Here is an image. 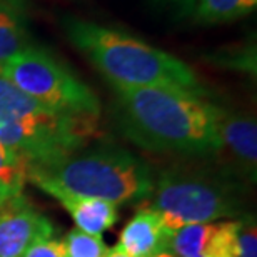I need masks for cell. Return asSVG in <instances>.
Instances as JSON below:
<instances>
[{
	"instance_id": "9a60e30c",
	"label": "cell",
	"mask_w": 257,
	"mask_h": 257,
	"mask_svg": "<svg viewBox=\"0 0 257 257\" xmlns=\"http://www.w3.org/2000/svg\"><path fill=\"white\" fill-rule=\"evenodd\" d=\"M67 257H105L109 249L102 235L82 232L79 229H72L64 240Z\"/></svg>"
},
{
	"instance_id": "4fadbf2b",
	"label": "cell",
	"mask_w": 257,
	"mask_h": 257,
	"mask_svg": "<svg viewBox=\"0 0 257 257\" xmlns=\"http://www.w3.org/2000/svg\"><path fill=\"white\" fill-rule=\"evenodd\" d=\"M257 7V0H199L192 20L199 25L227 24L247 17Z\"/></svg>"
},
{
	"instance_id": "5b68a950",
	"label": "cell",
	"mask_w": 257,
	"mask_h": 257,
	"mask_svg": "<svg viewBox=\"0 0 257 257\" xmlns=\"http://www.w3.org/2000/svg\"><path fill=\"white\" fill-rule=\"evenodd\" d=\"M151 194H154L151 209L161 215L171 232L191 224L237 217L242 210L237 182L205 169H166Z\"/></svg>"
},
{
	"instance_id": "2e32d148",
	"label": "cell",
	"mask_w": 257,
	"mask_h": 257,
	"mask_svg": "<svg viewBox=\"0 0 257 257\" xmlns=\"http://www.w3.org/2000/svg\"><path fill=\"white\" fill-rule=\"evenodd\" d=\"M237 250V257H257V227L250 215L239 220Z\"/></svg>"
},
{
	"instance_id": "6da1fadb",
	"label": "cell",
	"mask_w": 257,
	"mask_h": 257,
	"mask_svg": "<svg viewBox=\"0 0 257 257\" xmlns=\"http://www.w3.org/2000/svg\"><path fill=\"white\" fill-rule=\"evenodd\" d=\"M115 120L136 146L161 154L207 157L222 151L217 105L192 92L114 87Z\"/></svg>"
},
{
	"instance_id": "7c38bea8",
	"label": "cell",
	"mask_w": 257,
	"mask_h": 257,
	"mask_svg": "<svg viewBox=\"0 0 257 257\" xmlns=\"http://www.w3.org/2000/svg\"><path fill=\"white\" fill-rule=\"evenodd\" d=\"M32 44L22 0H0V70Z\"/></svg>"
},
{
	"instance_id": "5bb4252c",
	"label": "cell",
	"mask_w": 257,
	"mask_h": 257,
	"mask_svg": "<svg viewBox=\"0 0 257 257\" xmlns=\"http://www.w3.org/2000/svg\"><path fill=\"white\" fill-rule=\"evenodd\" d=\"M27 166L14 152L0 146V205L24 195Z\"/></svg>"
},
{
	"instance_id": "ba28073f",
	"label": "cell",
	"mask_w": 257,
	"mask_h": 257,
	"mask_svg": "<svg viewBox=\"0 0 257 257\" xmlns=\"http://www.w3.org/2000/svg\"><path fill=\"white\" fill-rule=\"evenodd\" d=\"M239 220L191 224L174 230L169 252L176 257H237Z\"/></svg>"
},
{
	"instance_id": "ffe728a7",
	"label": "cell",
	"mask_w": 257,
	"mask_h": 257,
	"mask_svg": "<svg viewBox=\"0 0 257 257\" xmlns=\"http://www.w3.org/2000/svg\"><path fill=\"white\" fill-rule=\"evenodd\" d=\"M154 257H176V255L171 254V252H162V254H157V255H154Z\"/></svg>"
},
{
	"instance_id": "7a4b0ae2",
	"label": "cell",
	"mask_w": 257,
	"mask_h": 257,
	"mask_svg": "<svg viewBox=\"0 0 257 257\" xmlns=\"http://www.w3.org/2000/svg\"><path fill=\"white\" fill-rule=\"evenodd\" d=\"M62 29L112 87H164L204 95V87L191 67L146 40L77 17H64Z\"/></svg>"
},
{
	"instance_id": "277c9868",
	"label": "cell",
	"mask_w": 257,
	"mask_h": 257,
	"mask_svg": "<svg viewBox=\"0 0 257 257\" xmlns=\"http://www.w3.org/2000/svg\"><path fill=\"white\" fill-rule=\"evenodd\" d=\"M27 181L49 182L114 205L139 202L154 187L151 167L141 157L107 144L82 147L50 166L29 167Z\"/></svg>"
},
{
	"instance_id": "52a82bcc",
	"label": "cell",
	"mask_w": 257,
	"mask_h": 257,
	"mask_svg": "<svg viewBox=\"0 0 257 257\" xmlns=\"http://www.w3.org/2000/svg\"><path fill=\"white\" fill-rule=\"evenodd\" d=\"M52 235V222L24 195L0 205V257H22L29 247Z\"/></svg>"
},
{
	"instance_id": "3957f363",
	"label": "cell",
	"mask_w": 257,
	"mask_h": 257,
	"mask_svg": "<svg viewBox=\"0 0 257 257\" xmlns=\"http://www.w3.org/2000/svg\"><path fill=\"white\" fill-rule=\"evenodd\" d=\"M95 122L60 114L0 75V146L29 167H45L85 147Z\"/></svg>"
},
{
	"instance_id": "ac0fdd59",
	"label": "cell",
	"mask_w": 257,
	"mask_h": 257,
	"mask_svg": "<svg viewBox=\"0 0 257 257\" xmlns=\"http://www.w3.org/2000/svg\"><path fill=\"white\" fill-rule=\"evenodd\" d=\"M22 257H67V252L64 240L50 237L34 244L32 247L25 250Z\"/></svg>"
},
{
	"instance_id": "9c48e42d",
	"label": "cell",
	"mask_w": 257,
	"mask_h": 257,
	"mask_svg": "<svg viewBox=\"0 0 257 257\" xmlns=\"http://www.w3.org/2000/svg\"><path fill=\"white\" fill-rule=\"evenodd\" d=\"M217 127L222 151H229L239 171L255 181L257 124L250 115L225 110L217 105Z\"/></svg>"
},
{
	"instance_id": "8992f818",
	"label": "cell",
	"mask_w": 257,
	"mask_h": 257,
	"mask_svg": "<svg viewBox=\"0 0 257 257\" xmlns=\"http://www.w3.org/2000/svg\"><path fill=\"white\" fill-rule=\"evenodd\" d=\"M0 75L25 95L60 114L90 120L100 115V102L94 90L37 44L29 45L5 64Z\"/></svg>"
},
{
	"instance_id": "d6986e66",
	"label": "cell",
	"mask_w": 257,
	"mask_h": 257,
	"mask_svg": "<svg viewBox=\"0 0 257 257\" xmlns=\"http://www.w3.org/2000/svg\"><path fill=\"white\" fill-rule=\"evenodd\" d=\"M105 257H131V255H128V254H125L124 250H120V249H119V247H117V245H115L114 249H110L109 252H107V255H105Z\"/></svg>"
},
{
	"instance_id": "30bf717a",
	"label": "cell",
	"mask_w": 257,
	"mask_h": 257,
	"mask_svg": "<svg viewBox=\"0 0 257 257\" xmlns=\"http://www.w3.org/2000/svg\"><path fill=\"white\" fill-rule=\"evenodd\" d=\"M35 186L42 189L44 192L52 195L64 205V209L74 219L75 229L87 234L102 235L105 230H109L119 219L115 205L107 200L85 197L74 192L65 191L62 187H57L49 182H34Z\"/></svg>"
},
{
	"instance_id": "e0dca14e",
	"label": "cell",
	"mask_w": 257,
	"mask_h": 257,
	"mask_svg": "<svg viewBox=\"0 0 257 257\" xmlns=\"http://www.w3.org/2000/svg\"><path fill=\"white\" fill-rule=\"evenodd\" d=\"M154 9L169 14L172 19H192L199 0H147Z\"/></svg>"
},
{
	"instance_id": "8fae6325",
	"label": "cell",
	"mask_w": 257,
	"mask_h": 257,
	"mask_svg": "<svg viewBox=\"0 0 257 257\" xmlns=\"http://www.w3.org/2000/svg\"><path fill=\"white\" fill-rule=\"evenodd\" d=\"M171 230L162 217L151 207H144L120 230L117 247L131 257H154L169 252Z\"/></svg>"
}]
</instances>
